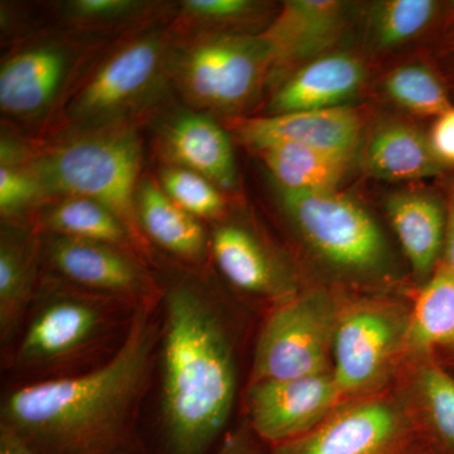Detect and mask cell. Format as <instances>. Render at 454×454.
<instances>
[{
    "label": "cell",
    "mask_w": 454,
    "mask_h": 454,
    "mask_svg": "<svg viewBox=\"0 0 454 454\" xmlns=\"http://www.w3.org/2000/svg\"><path fill=\"white\" fill-rule=\"evenodd\" d=\"M414 454H437L435 452H433L432 450H429V448L420 446L418 448L417 450H415Z\"/></svg>",
    "instance_id": "8d00e7d4"
},
{
    "label": "cell",
    "mask_w": 454,
    "mask_h": 454,
    "mask_svg": "<svg viewBox=\"0 0 454 454\" xmlns=\"http://www.w3.org/2000/svg\"><path fill=\"white\" fill-rule=\"evenodd\" d=\"M406 325L408 317L380 301H361L340 309L333 373L346 399L380 393L405 348Z\"/></svg>",
    "instance_id": "9c48e42d"
},
{
    "label": "cell",
    "mask_w": 454,
    "mask_h": 454,
    "mask_svg": "<svg viewBox=\"0 0 454 454\" xmlns=\"http://www.w3.org/2000/svg\"><path fill=\"white\" fill-rule=\"evenodd\" d=\"M160 301L139 309L129 340L109 365L64 380L2 387L0 429L35 454H143Z\"/></svg>",
    "instance_id": "7a4b0ae2"
},
{
    "label": "cell",
    "mask_w": 454,
    "mask_h": 454,
    "mask_svg": "<svg viewBox=\"0 0 454 454\" xmlns=\"http://www.w3.org/2000/svg\"><path fill=\"white\" fill-rule=\"evenodd\" d=\"M160 152L169 166L210 179L220 190L234 187L236 164L229 136L206 114L182 112L164 125Z\"/></svg>",
    "instance_id": "ac0fdd59"
},
{
    "label": "cell",
    "mask_w": 454,
    "mask_h": 454,
    "mask_svg": "<svg viewBox=\"0 0 454 454\" xmlns=\"http://www.w3.org/2000/svg\"><path fill=\"white\" fill-rule=\"evenodd\" d=\"M424 428L442 450L454 454V378L433 361H424L415 376Z\"/></svg>",
    "instance_id": "484cf974"
},
{
    "label": "cell",
    "mask_w": 454,
    "mask_h": 454,
    "mask_svg": "<svg viewBox=\"0 0 454 454\" xmlns=\"http://www.w3.org/2000/svg\"><path fill=\"white\" fill-rule=\"evenodd\" d=\"M0 454H35L7 430L0 429Z\"/></svg>",
    "instance_id": "d590c367"
},
{
    "label": "cell",
    "mask_w": 454,
    "mask_h": 454,
    "mask_svg": "<svg viewBox=\"0 0 454 454\" xmlns=\"http://www.w3.org/2000/svg\"><path fill=\"white\" fill-rule=\"evenodd\" d=\"M240 138L253 148L291 143L348 158L356 149L361 121L346 107L274 114L235 122Z\"/></svg>",
    "instance_id": "5bb4252c"
},
{
    "label": "cell",
    "mask_w": 454,
    "mask_h": 454,
    "mask_svg": "<svg viewBox=\"0 0 454 454\" xmlns=\"http://www.w3.org/2000/svg\"><path fill=\"white\" fill-rule=\"evenodd\" d=\"M429 142L443 166L454 169V106L435 118Z\"/></svg>",
    "instance_id": "d6a6232c"
},
{
    "label": "cell",
    "mask_w": 454,
    "mask_h": 454,
    "mask_svg": "<svg viewBox=\"0 0 454 454\" xmlns=\"http://www.w3.org/2000/svg\"><path fill=\"white\" fill-rule=\"evenodd\" d=\"M169 32L137 33L101 57L66 101L71 130L127 124L125 116L157 94L172 62Z\"/></svg>",
    "instance_id": "5b68a950"
},
{
    "label": "cell",
    "mask_w": 454,
    "mask_h": 454,
    "mask_svg": "<svg viewBox=\"0 0 454 454\" xmlns=\"http://www.w3.org/2000/svg\"><path fill=\"white\" fill-rule=\"evenodd\" d=\"M367 172L389 181H409L443 175L446 167L433 152L429 138L402 124L382 127L364 152Z\"/></svg>",
    "instance_id": "603a6c76"
},
{
    "label": "cell",
    "mask_w": 454,
    "mask_h": 454,
    "mask_svg": "<svg viewBox=\"0 0 454 454\" xmlns=\"http://www.w3.org/2000/svg\"><path fill=\"white\" fill-rule=\"evenodd\" d=\"M454 346V274L443 265L424 283L408 316L405 348L419 356Z\"/></svg>",
    "instance_id": "d4e9b609"
},
{
    "label": "cell",
    "mask_w": 454,
    "mask_h": 454,
    "mask_svg": "<svg viewBox=\"0 0 454 454\" xmlns=\"http://www.w3.org/2000/svg\"><path fill=\"white\" fill-rule=\"evenodd\" d=\"M256 151L283 190L291 192L333 191L348 163V158L291 143L265 145Z\"/></svg>",
    "instance_id": "cb8c5ba5"
},
{
    "label": "cell",
    "mask_w": 454,
    "mask_h": 454,
    "mask_svg": "<svg viewBox=\"0 0 454 454\" xmlns=\"http://www.w3.org/2000/svg\"><path fill=\"white\" fill-rule=\"evenodd\" d=\"M31 157L0 160L2 223L32 225L35 215L50 202L32 168Z\"/></svg>",
    "instance_id": "83f0119b"
},
{
    "label": "cell",
    "mask_w": 454,
    "mask_h": 454,
    "mask_svg": "<svg viewBox=\"0 0 454 454\" xmlns=\"http://www.w3.org/2000/svg\"><path fill=\"white\" fill-rule=\"evenodd\" d=\"M441 264L454 274V184L447 205V229Z\"/></svg>",
    "instance_id": "e575fe53"
},
{
    "label": "cell",
    "mask_w": 454,
    "mask_h": 454,
    "mask_svg": "<svg viewBox=\"0 0 454 454\" xmlns=\"http://www.w3.org/2000/svg\"><path fill=\"white\" fill-rule=\"evenodd\" d=\"M387 212L414 273L429 279L443 256L447 206L428 193H400L391 197Z\"/></svg>",
    "instance_id": "ffe728a7"
},
{
    "label": "cell",
    "mask_w": 454,
    "mask_h": 454,
    "mask_svg": "<svg viewBox=\"0 0 454 454\" xmlns=\"http://www.w3.org/2000/svg\"><path fill=\"white\" fill-rule=\"evenodd\" d=\"M216 454H268V447L244 422L239 428L229 433Z\"/></svg>",
    "instance_id": "836d02e7"
},
{
    "label": "cell",
    "mask_w": 454,
    "mask_h": 454,
    "mask_svg": "<svg viewBox=\"0 0 454 454\" xmlns=\"http://www.w3.org/2000/svg\"><path fill=\"white\" fill-rule=\"evenodd\" d=\"M442 5L433 0H391L381 3L373 12V41L380 47H391L426 31L441 16Z\"/></svg>",
    "instance_id": "f1b7e54d"
},
{
    "label": "cell",
    "mask_w": 454,
    "mask_h": 454,
    "mask_svg": "<svg viewBox=\"0 0 454 454\" xmlns=\"http://www.w3.org/2000/svg\"><path fill=\"white\" fill-rule=\"evenodd\" d=\"M140 309L42 270L20 333L0 351L2 387L64 380L109 365L129 340Z\"/></svg>",
    "instance_id": "3957f363"
},
{
    "label": "cell",
    "mask_w": 454,
    "mask_h": 454,
    "mask_svg": "<svg viewBox=\"0 0 454 454\" xmlns=\"http://www.w3.org/2000/svg\"><path fill=\"white\" fill-rule=\"evenodd\" d=\"M365 77L364 66L355 57L336 53L317 59L277 92L271 112L286 114L337 107L354 94Z\"/></svg>",
    "instance_id": "d6986e66"
},
{
    "label": "cell",
    "mask_w": 454,
    "mask_h": 454,
    "mask_svg": "<svg viewBox=\"0 0 454 454\" xmlns=\"http://www.w3.org/2000/svg\"><path fill=\"white\" fill-rule=\"evenodd\" d=\"M158 184L173 202L196 219L220 223L225 215L226 202L220 188L193 170L166 167Z\"/></svg>",
    "instance_id": "f546056e"
},
{
    "label": "cell",
    "mask_w": 454,
    "mask_h": 454,
    "mask_svg": "<svg viewBox=\"0 0 454 454\" xmlns=\"http://www.w3.org/2000/svg\"><path fill=\"white\" fill-rule=\"evenodd\" d=\"M284 208L322 258L351 273L379 270L387 258L380 229L361 206L334 191H284Z\"/></svg>",
    "instance_id": "30bf717a"
},
{
    "label": "cell",
    "mask_w": 454,
    "mask_h": 454,
    "mask_svg": "<svg viewBox=\"0 0 454 454\" xmlns=\"http://www.w3.org/2000/svg\"><path fill=\"white\" fill-rule=\"evenodd\" d=\"M162 284L143 454H216L239 399L238 333L205 269L157 258Z\"/></svg>",
    "instance_id": "6da1fadb"
},
{
    "label": "cell",
    "mask_w": 454,
    "mask_h": 454,
    "mask_svg": "<svg viewBox=\"0 0 454 454\" xmlns=\"http://www.w3.org/2000/svg\"><path fill=\"white\" fill-rule=\"evenodd\" d=\"M32 226L40 234L67 236L124 247L138 253L151 264L122 221L94 200L83 197L53 200L35 215Z\"/></svg>",
    "instance_id": "7402d4cb"
},
{
    "label": "cell",
    "mask_w": 454,
    "mask_h": 454,
    "mask_svg": "<svg viewBox=\"0 0 454 454\" xmlns=\"http://www.w3.org/2000/svg\"><path fill=\"white\" fill-rule=\"evenodd\" d=\"M346 402L333 372L253 382L243 394L244 420L265 446L273 447L307 434Z\"/></svg>",
    "instance_id": "4fadbf2b"
},
{
    "label": "cell",
    "mask_w": 454,
    "mask_h": 454,
    "mask_svg": "<svg viewBox=\"0 0 454 454\" xmlns=\"http://www.w3.org/2000/svg\"><path fill=\"white\" fill-rule=\"evenodd\" d=\"M137 214L155 253L184 267L205 269L210 258V232L203 221L179 207L153 179L140 181Z\"/></svg>",
    "instance_id": "e0dca14e"
},
{
    "label": "cell",
    "mask_w": 454,
    "mask_h": 454,
    "mask_svg": "<svg viewBox=\"0 0 454 454\" xmlns=\"http://www.w3.org/2000/svg\"><path fill=\"white\" fill-rule=\"evenodd\" d=\"M42 270L83 291L130 301L157 303L162 284L153 265L115 245L41 234Z\"/></svg>",
    "instance_id": "8fae6325"
},
{
    "label": "cell",
    "mask_w": 454,
    "mask_h": 454,
    "mask_svg": "<svg viewBox=\"0 0 454 454\" xmlns=\"http://www.w3.org/2000/svg\"><path fill=\"white\" fill-rule=\"evenodd\" d=\"M385 89L400 106L418 115L438 118L454 106L446 80L424 65L396 68L387 76Z\"/></svg>",
    "instance_id": "4316f807"
},
{
    "label": "cell",
    "mask_w": 454,
    "mask_h": 454,
    "mask_svg": "<svg viewBox=\"0 0 454 454\" xmlns=\"http://www.w3.org/2000/svg\"><path fill=\"white\" fill-rule=\"evenodd\" d=\"M210 258L232 288L270 301L271 309L294 295L262 241L239 223H219L211 230Z\"/></svg>",
    "instance_id": "9a60e30c"
},
{
    "label": "cell",
    "mask_w": 454,
    "mask_h": 454,
    "mask_svg": "<svg viewBox=\"0 0 454 454\" xmlns=\"http://www.w3.org/2000/svg\"><path fill=\"white\" fill-rule=\"evenodd\" d=\"M142 140L129 124L74 130L49 145H33L31 166L49 201L83 197L109 208L157 267V253L146 240L137 214L142 169Z\"/></svg>",
    "instance_id": "277c9868"
},
{
    "label": "cell",
    "mask_w": 454,
    "mask_h": 454,
    "mask_svg": "<svg viewBox=\"0 0 454 454\" xmlns=\"http://www.w3.org/2000/svg\"><path fill=\"white\" fill-rule=\"evenodd\" d=\"M254 9L255 4L247 0H186L181 3L176 31L195 35L199 28L247 17Z\"/></svg>",
    "instance_id": "1f68e13d"
},
{
    "label": "cell",
    "mask_w": 454,
    "mask_h": 454,
    "mask_svg": "<svg viewBox=\"0 0 454 454\" xmlns=\"http://www.w3.org/2000/svg\"><path fill=\"white\" fill-rule=\"evenodd\" d=\"M340 307L324 292L304 293L269 309L254 345L247 384L333 372Z\"/></svg>",
    "instance_id": "8992f818"
},
{
    "label": "cell",
    "mask_w": 454,
    "mask_h": 454,
    "mask_svg": "<svg viewBox=\"0 0 454 454\" xmlns=\"http://www.w3.org/2000/svg\"><path fill=\"white\" fill-rule=\"evenodd\" d=\"M149 7L134 0H74L65 3L64 17L74 28L100 29L133 22Z\"/></svg>",
    "instance_id": "4dcf8cb0"
},
{
    "label": "cell",
    "mask_w": 454,
    "mask_h": 454,
    "mask_svg": "<svg viewBox=\"0 0 454 454\" xmlns=\"http://www.w3.org/2000/svg\"><path fill=\"white\" fill-rule=\"evenodd\" d=\"M42 277L41 234L27 223L0 230V351L20 333Z\"/></svg>",
    "instance_id": "2e32d148"
},
{
    "label": "cell",
    "mask_w": 454,
    "mask_h": 454,
    "mask_svg": "<svg viewBox=\"0 0 454 454\" xmlns=\"http://www.w3.org/2000/svg\"><path fill=\"white\" fill-rule=\"evenodd\" d=\"M270 59L273 55L262 35H203L182 47L170 68L179 91L192 106L229 112L253 97Z\"/></svg>",
    "instance_id": "52a82bcc"
},
{
    "label": "cell",
    "mask_w": 454,
    "mask_h": 454,
    "mask_svg": "<svg viewBox=\"0 0 454 454\" xmlns=\"http://www.w3.org/2000/svg\"><path fill=\"white\" fill-rule=\"evenodd\" d=\"M86 42L74 37H49L18 46L0 66V109L22 122L46 119L88 59Z\"/></svg>",
    "instance_id": "7c38bea8"
},
{
    "label": "cell",
    "mask_w": 454,
    "mask_h": 454,
    "mask_svg": "<svg viewBox=\"0 0 454 454\" xmlns=\"http://www.w3.org/2000/svg\"><path fill=\"white\" fill-rule=\"evenodd\" d=\"M423 446L417 419L389 395L343 403L315 429L268 454H414Z\"/></svg>",
    "instance_id": "ba28073f"
},
{
    "label": "cell",
    "mask_w": 454,
    "mask_h": 454,
    "mask_svg": "<svg viewBox=\"0 0 454 454\" xmlns=\"http://www.w3.org/2000/svg\"><path fill=\"white\" fill-rule=\"evenodd\" d=\"M342 5L333 0H300L282 13L262 35L273 59H300L321 52L339 35Z\"/></svg>",
    "instance_id": "44dd1931"
}]
</instances>
